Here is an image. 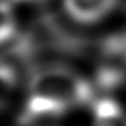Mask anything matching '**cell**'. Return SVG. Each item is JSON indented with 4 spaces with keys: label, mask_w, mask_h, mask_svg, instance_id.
<instances>
[{
    "label": "cell",
    "mask_w": 126,
    "mask_h": 126,
    "mask_svg": "<svg viewBox=\"0 0 126 126\" xmlns=\"http://www.w3.org/2000/svg\"><path fill=\"white\" fill-rule=\"evenodd\" d=\"M92 98L94 88L84 77L63 66H47L34 73L29 83L23 119L61 117Z\"/></svg>",
    "instance_id": "obj_1"
},
{
    "label": "cell",
    "mask_w": 126,
    "mask_h": 126,
    "mask_svg": "<svg viewBox=\"0 0 126 126\" xmlns=\"http://www.w3.org/2000/svg\"><path fill=\"white\" fill-rule=\"evenodd\" d=\"M94 126H126V115L112 99H100L94 106Z\"/></svg>",
    "instance_id": "obj_3"
},
{
    "label": "cell",
    "mask_w": 126,
    "mask_h": 126,
    "mask_svg": "<svg viewBox=\"0 0 126 126\" xmlns=\"http://www.w3.org/2000/svg\"><path fill=\"white\" fill-rule=\"evenodd\" d=\"M11 1H16V3H41L44 0H11Z\"/></svg>",
    "instance_id": "obj_4"
},
{
    "label": "cell",
    "mask_w": 126,
    "mask_h": 126,
    "mask_svg": "<svg viewBox=\"0 0 126 126\" xmlns=\"http://www.w3.org/2000/svg\"><path fill=\"white\" fill-rule=\"evenodd\" d=\"M118 0H63L65 14L79 25H95L109 16Z\"/></svg>",
    "instance_id": "obj_2"
}]
</instances>
